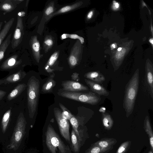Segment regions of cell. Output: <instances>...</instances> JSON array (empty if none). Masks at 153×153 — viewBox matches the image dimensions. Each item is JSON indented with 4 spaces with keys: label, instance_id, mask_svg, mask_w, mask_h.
Returning <instances> with one entry per match:
<instances>
[{
    "label": "cell",
    "instance_id": "obj_10",
    "mask_svg": "<svg viewBox=\"0 0 153 153\" xmlns=\"http://www.w3.org/2000/svg\"><path fill=\"white\" fill-rule=\"evenodd\" d=\"M26 85L24 79L17 83L7 95L6 102L11 101L20 96L26 90Z\"/></svg>",
    "mask_w": 153,
    "mask_h": 153
},
{
    "label": "cell",
    "instance_id": "obj_20",
    "mask_svg": "<svg viewBox=\"0 0 153 153\" xmlns=\"http://www.w3.org/2000/svg\"><path fill=\"white\" fill-rule=\"evenodd\" d=\"M11 33L9 34L0 46V63L4 57V53L10 42Z\"/></svg>",
    "mask_w": 153,
    "mask_h": 153
},
{
    "label": "cell",
    "instance_id": "obj_12",
    "mask_svg": "<svg viewBox=\"0 0 153 153\" xmlns=\"http://www.w3.org/2000/svg\"><path fill=\"white\" fill-rule=\"evenodd\" d=\"M16 84L0 85V107L5 104L7 95Z\"/></svg>",
    "mask_w": 153,
    "mask_h": 153
},
{
    "label": "cell",
    "instance_id": "obj_32",
    "mask_svg": "<svg viewBox=\"0 0 153 153\" xmlns=\"http://www.w3.org/2000/svg\"><path fill=\"white\" fill-rule=\"evenodd\" d=\"M108 143L106 141H103L99 142V145L100 147L103 148H105L108 146Z\"/></svg>",
    "mask_w": 153,
    "mask_h": 153
},
{
    "label": "cell",
    "instance_id": "obj_37",
    "mask_svg": "<svg viewBox=\"0 0 153 153\" xmlns=\"http://www.w3.org/2000/svg\"><path fill=\"white\" fill-rule=\"evenodd\" d=\"M25 14V13L24 12H21L18 13V16L21 17L24 16Z\"/></svg>",
    "mask_w": 153,
    "mask_h": 153
},
{
    "label": "cell",
    "instance_id": "obj_1",
    "mask_svg": "<svg viewBox=\"0 0 153 153\" xmlns=\"http://www.w3.org/2000/svg\"><path fill=\"white\" fill-rule=\"evenodd\" d=\"M27 107L29 117L33 119L37 108L39 98L40 82L34 76L29 77L26 82Z\"/></svg>",
    "mask_w": 153,
    "mask_h": 153
},
{
    "label": "cell",
    "instance_id": "obj_17",
    "mask_svg": "<svg viewBox=\"0 0 153 153\" xmlns=\"http://www.w3.org/2000/svg\"><path fill=\"white\" fill-rule=\"evenodd\" d=\"M146 77L151 97L153 99V72L151 65L148 64L146 68Z\"/></svg>",
    "mask_w": 153,
    "mask_h": 153
},
{
    "label": "cell",
    "instance_id": "obj_15",
    "mask_svg": "<svg viewBox=\"0 0 153 153\" xmlns=\"http://www.w3.org/2000/svg\"><path fill=\"white\" fill-rule=\"evenodd\" d=\"M55 74L53 73L50 74L46 82L43 85L42 91L44 93H48L52 92L53 89L55 86L56 82L54 78Z\"/></svg>",
    "mask_w": 153,
    "mask_h": 153
},
{
    "label": "cell",
    "instance_id": "obj_39",
    "mask_svg": "<svg viewBox=\"0 0 153 153\" xmlns=\"http://www.w3.org/2000/svg\"><path fill=\"white\" fill-rule=\"evenodd\" d=\"M4 83V81L2 79H0V85H1Z\"/></svg>",
    "mask_w": 153,
    "mask_h": 153
},
{
    "label": "cell",
    "instance_id": "obj_42",
    "mask_svg": "<svg viewBox=\"0 0 153 153\" xmlns=\"http://www.w3.org/2000/svg\"><path fill=\"white\" fill-rule=\"evenodd\" d=\"M111 46H112V47H111V48L113 47V49L115 48V45L114 44H113Z\"/></svg>",
    "mask_w": 153,
    "mask_h": 153
},
{
    "label": "cell",
    "instance_id": "obj_3",
    "mask_svg": "<svg viewBox=\"0 0 153 153\" xmlns=\"http://www.w3.org/2000/svg\"><path fill=\"white\" fill-rule=\"evenodd\" d=\"M46 143L51 153H71L69 147L62 140L57 133L51 125L48 124L46 132Z\"/></svg>",
    "mask_w": 153,
    "mask_h": 153
},
{
    "label": "cell",
    "instance_id": "obj_13",
    "mask_svg": "<svg viewBox=\"0 0 153 153\" xmlns=\"http://www.w3.org/2000/svg\"><path fill=\"white\" fill-rule=\"evenodd\" d=\"M84 76L85 79L100 84L102 83L105 80L104 76L99 71L88 72L85 74Z\"/></svg>",
    "mask_w": 153,
    "mask_h": 153
},
{
    "label": "cell",
    "instance_id": "obj_34",
    "mask_svg": "<svg viewBox=\"0 0 153 153\" xmlns=\"http://www.w3.org/2000/svg\"><path fill=\"white\" fill-rule=\"evenodd\" d=\"M125 149V147L124 146H120L118 150L117 153H122L124 151Z\"/></svg>",
    "mask_w": 153,
    "mask_h": 153
},
{
    "label": "cell",
    "instance_id": "obj_43",
    "mask_svg": "<svg viewBox=\"0 0 153 153\" xmlns=\"http://www.w3.org/2000/svg\"><path fill=\"white\" fill-rule=\"evenodd\" d=\"M3 22H0V30L1 29V26L3 25Z\"/></svg>",
    "mask_w": 153,
    "mask_h": 153
},
{
    "label": "cell",
    "instance_id": "obj_31",
    "mask_svg": "<svg viewBox=\"0 0 153 153\" xmlns=\"http://www.w3.org/2000/svg\"><path fill=\"white\" fill-rule=\"evenodd\" d=\"M54 11L53 8L52 6H49L45 10V14L47 16H48L52 13Z\"/></svg>",
    "mask_w": 153,
    "mask_h": 153
},
{
    "label": "cell",
    "instance_id": "obj_22",
    "mask_svg": "<svg viewBox=\"0 0 153 153\" xmlns=\"http://www.w3.org/2000/svg\"><path fill=\"white\" fill-rule=\"evenodd\" d=\"M58 56V53L55 52L53 53L50 57L48 62L45 67V69L46 71L49 73H52L54 71V70L50 68L56 61Z\"/></svg>",
    "mask_w": 153,
    "mask_h": 153
},
{
    "label": "cell",
    "instance_id": "obj_38",
    "mask_svg": "<svg viewBox=\"0 0 153 153\" xmlns=\"http://www.w3.org/2000/svg\"><path fill=\"white\" fill-rule=\"evenodd\" d=\"M15 2L18 4H19L22 2L24 0H14Z\"/></svg>",
    "mask_w": 153,
    "mask_h": 153
},
{
    "label": "cell",
    "instance_id": "obj_47",
    "mask_svg": "<svg viewBox=\"0 0 153 153\" xmlns=\"http://www.w3.org/2000/svg\"></svg>",
    "mask_w": 153,
    "mask_h": 153
},
{
    "label": "cell",
    "instance_id": "obj_36",
    "mask_svg": "<svg viewBox=\"0 0 153 153\" xmlns=\"http://www.w3.org/2000/svg\"><path fill=\"white\" fill-rule=\"evenodd\" d=\"M99 111L102 113H105L106 111V108L104 107H102L100 108Z\"/></svg>",
    "mask_w": 153,
    "mask_h": 153
},
{
    "label": "cell",
    "instance_id": "obj_21",
    "mask_svg": "<svg viewBox=\"0 0 153 153\" xmlns=\"http://www.w3.org/2000/svg\"><path fill=\"white\" fill-rule=\"evenodd\" d=\"M81 4V2H78L72 5H68L62 8L59 10L53 13L50 17L58 14L64 13L76 9L79 7Z\"/></svg>",
    "mask_w": 153,
    "mask_h": 153
},
{
    "label": "cell",
    "instance_id": "obj_7",
    "mask_svg": "<svg viewBox=\"0 0 153 153\" xmlns=\"http://www.w3.org/2000/svg\"><path fill=\"white\" fill-rule=\"evenodd\" d=\"M24 34V27L22 17L17 16L16 27L11 42L12 48L17 47L21 43Z\"/></svg>",
    "mask_w": 153,
    "mask_h": 153
},
{
    "label": "cell",
    "instance_id": "obj_18",
    "mask_svg": "<svg viewBox=\"0 0 153 153\" xmlns=\"http://www.w3.org/2000/svg\"><path fill=\"white\" fill-rule=\"evenodd\" d=\"M15 20L13 18L7 22L4 25L2 30L0 33V46L3 42V41L7 35L11 27L13 24Z\"/></svg>",
    "mask_w": 153,
    "mask_h": 153
},
{
    "label": "cell",
    "instance_id": "obj_16",
    "mask_svg": "<svg viewBox=\"0 0 153 153\" xmlns=\"http://www.w3.org/2000/svg\"><path fill=\"white\" fill-rule=\"evenodd\" d=\"M30 44L34 58L36 62L38 63L40 58V45L36 36H34L31 37L30 40Z\"/></svg>",
    "mask_w": 153,
    "mask_h": 153
},
{
    "label": "cell",
    "instance_id": "obj_45",
    "mask_svg": "<svg viewBox=\"0 0 153 153\" xmlns=\"http://www.w3.org/2000/svg\"><path fill=\"white\" fill-rule=\"evenodd\" d=\"M113 3L114 5H115L116 3V2L115 1H113Z\"/></svg>",
    "mask_w": 153,
    "mask_h": 153
},
{
    "label": "cell",
    "instance_id": "obj_24",
    "mask_svg": "<svg viewBox=\"0 0 153 153\" xmlns=\"http://www.w3.org/2000/svg\"><path fill=\"white\" fill-rule=\"evenodd\" d=\"M69 120L72 127L73 129L75 132L76 136L77 137L79 140L80 141H81V138L78 130L79 124L77 120L73 115Z\"/></svg>",
    "mask_w": 153,
    "mask_h": 153
},
{
    "label": "cell",
    "instance_id": "obj_14",
    "mask_svg": "<svg viewBox=\"0 0 153 153\" xmlns=\"http://www.w3.org/2000/svg\"><path fill=\"white\" fill-rule=\"evenodd\" d=\"M0 2V10L3 11L4 14L13 10L17 5L14 0H3Z\"/></svg>",
    "mask_w": 153,
    "mask_h": 153
},
{
    "label": "cell",
    "instance_id": "obj_23",
    "mask_svg": "<svg viewBox=\"0 0 153 153\" xmlns=\"http://www.w3.org/2000/svg\"><path fill=\"white\" fill-rule=\"evenodd\" d=\"M102 120L103 126L105 128H110L112 126L113 123V120L111 116L106 112L102 113Z\"/></svg>",
    "mask_w": 153,
    "mask_h": 153
},
{
    "label": "cell",
    "instance_id": "obj_6",
    "mask_svg": "<svg viewBox=\"0 0 153 153\" xmlns=\"http://www.w3.org/2000/svg\"><path fill=\"white\" fill-rule=\"evenodd\" d=\"M53 111L61 134L65 140L70 144L71 139L69 131V124L68 120L63 117L62 111L59 108H54Z\"/></svg>",
    "mask_w": 153,
    "mask_h": 153
},
{
    "label": "cell",
    "instance_id": "obj_9",
    "mask_svg": "<svg viewBox=\"0 0 153 153\" xmlns=\"http://www.w3.org/2000/svg\"><path fill=\"white\" fill-rule=\"evenodd\" d=\"M61 85L64 91L79 92L89 90L88 88L83 84L76 81L66 80L62 81Z\"/></svg>",
    "mask_w": 153,
    "mask_h": 153
},
{
    "label": "cell",
    "instance_id": "obj_41",
    "mask_svg": "<svg viewBox=\"0 0 153 153\" xmlns=\"http://www.w3.org/2000/svg\"><path fill=\"white\" fill-rule=\"evenodd\" d=\"M115 6L116 8H118L119 5V4H118V3L116 2V4H115Z\"/></svg>",
    "mask_w": 153,
    "mask_h": 153
},
{
    "label": "cell",
    "instance_id": "obj_46",
    "mask_svg": "<svg viewBox=\"0 0 153 153\" xmlns=\"http://www.w3.org/2000/svg\"><path fill=\"white\" fill-rule=\"evenodd\" d=\"M3 0H0V2H1Z\"/></svg>",
    "mask_w": 153,
    "mask_h": 153
},
{
    "label": "cell",
    "instance_id": "obj_28",
    "mask_svg": "<svg viewBox=\"0 0 153 153\" xmlns=\"http://www.w3.org/2000/svg\"><path fill=\"white\" fill-rule=\"evenodd\" d=\"M101 151V149L98 147H95L92 148L86 153H99Z\"/></svg>",
    "mask_w": 153,
    "mask_h": 153
},
{
    "label": "cell",
    "instance_id": "obj_35",
    "mask_svg": "<svg viewBox=\"0 0 153 153\" xmlns=\"http://www.w3.org/2000/svg\"><path fill=\"white\" fill-rule=\"evenodd\" d=\"M93 14V12L92 11H90L88 13L87 15V18L88 19H91Z\"/></svg>",
    "mask_w": 153,
    "mask_h": 153
},
{
    "label": "cell",
    "instance_id": "obj_5",
    "mask_svg": "<svg viewBox=\"0 0 153 153\" xmlns=\"http://www.w3.org/2000/svg\"><path fill=\"white\" fill-rule=\"evenodd\" d=\"M25 65L21 59H18L17 54L12 55L0 64V71L9 72L11 74L24 68Z\"/></svg>",
    "mask_w": 153,
    "mask_h": 153
},
{
    "label": "cell",
    "instance_id": "obj_8",
    "mask_svg": "<svg viewBox=\"0 0 153 153\" xmlns=\"http://www.w3.org/2000/svg\"><path fill=\"white\" fill-rule=\"evenodd\" d=\"M27 74L22 68L17 71L8 74L2 79L5 84H15L21 82L25 77Z\"/></svg>",
    "mask_w": 153,
    "mask_h": 153
},
{
    "label": "cell",
    "instance_id": "obj_44",
    "mask_svg": "<svg viewBox=\"0 0 153 153\" xmlns=\"http://www.w3.org/2000/svg\"><path fill=\"white\" fill-rule=\"evenodd\" d=\"M122 48H118L117 50L118 51H120L121 50Z\"/></svg>",
    "mask_w": 153,
    "mask_h": 153
},
{
    "label": "cell",
    "instance_id": "obj_4",
    "mask_svg": "<svg viewBox=\"0 0 153 153\" xmlns=\"http://www.w3.org/2000/svg\"><path fill=\"white\" fill-rule=\"evenodd\" d=\"M57 93L62 97L91 105H97L101 100L99 95L91 92L82 93L64 91Z\"/></svg>",
    "mask_w": 153,
    "mask_h": 153
},
{
    "label": "cell",
    "instance_id": "obj_33",
    "mask_svg": "<svg viewBox=\"0 0 153 153\" xmlns=\"http://www.w3.org/2000/svg\"><path fill=\"white\" fill-rule=\"evenodd\" d=\"M79 74L76 72L74 73L71 76V79L74 80H78Z\"/></svg>",
    "mask_w": 153,
    "mask_h": 153
},
{
    "label": "cell",
    "instance_id": "obj_11",
    "mask_svg": "<svg viewBox=\"0 0 153 153\" xmlns=\"http://www.w3.org/2000/svg\"><path fill=\"white\" fill-rule=\"evenodd\" d=\"M84 80L86 84L94 93L99 95L108 96L109 95L108 92L100 84L86 79Z\"/></svg>",
    "mask_w": 153,
    "mask_h": 153
},
{
    "label": "cell",
    "instance_id": "obj_2",
    "mask_svg": "<svg viewBox=\"0 0 153 153\" xmlns=\"http://www.w3.org/2000/svg\"><path fill=\"white\" fill-rule=\"evenodd\" d=\"M139 82V70L137 69L126 85L123 102V107L126 117L132 113L138 91Z\"/></svg>",
    "mask_w": 153,
    "mask_h": 153
},
{
    "label": "cell",
    "instance_id": "obj_40",
    "mask_svg": "<svg viewBox=\"0 0 153 153\" xmlns=\"http://www.w3.org/2000/svg\"><path fill=\"white\" fill-rule=\"evenodd\" d=\"M149 42L152 45L153 44V40L152 38L150 39L149 40Z\"/></svg>",
    "mask_w": 153,
    "mask_h": 153
},
{
    "label": "cell",
    "instance_id": "obj_29",
    "mask_svg": "<svg viewBox=\"0 0 153 153\" xmlns=\"http://www.w3.org/2000/svg\"><path fill=\"white\" fill-rule=\"evenodd\" d=\"M44 44L48 47H51L53 45V42L51 38H47L45 40Z\"/></svg>",
    "mask_w": 153,
    "mask_h": 153
},
{
    "label": "cell",
    "instance_id": "obj_19",
    "mask_svg": "<svg viewBox=\"0 0 153 153\" xmlns=\"http://www.w3.org/2000/svg\"><path fill=\"white\" fill-rule=\"evenodd\" d=\"M71 142L73 151L75 153H78L80 147V141L73 129L71 134Z\"/></svg>",
    "mask_w": 153,
    "mask_h": 153
},
{
    "label": "cell",
    "instance_id": "obj_30",
    "mask_svg": "<svg viewBox=\"0 0 153 153\" xmlns=\"http://www.w3.org/2000/svg\"><path fill=\"white\" fill-rule=\"evenodd\" d=\"M22 136V132L21 131H17L15 134V139L16 141H18L20 140Z\"/></svg>",
    "mask_w": 153,
    "mask_h": 153
},
{
    "label": "cell",
    "instance_id": "obj_27",
    "mask_svg": "<svg viewBox=\"0 0 153 153\" xmlns=\"http://www.w3.org/2000/svg\"><path fill=\"white\" fill-rule=\"evenodd\" d=\"M68 62L70 68H73L75 66L78 62L77 59L73 55H71L69 57Z\"/></svg>",
    "mask_w": 153,
    "mask_h": 153
},
{
    "label": "cell",
    "instance_id": "obj_26",
    "mask_svg": "<svg viewBox=\"0 0 153 153\" xmlns=\"http://www.w3.org/2000/svg\"><path fill=\"white\" fill-rule=\"evenodd\" d=\"M68 38H69L73 39H78L80 40V42L82 44H83L84 42V38L76 34H69L65 33L62 35L61 36V39H63Z\"/></svg>",
    "mask_w": 153,
    "mask_h": 153
},
{
    "label": "cell",
    "instance_id": "obj_25",
    "mask_svg": "<svg viewBox=\"0 0 153 153\" xmlns=\"http://www.w3.org/2000/svg\"><path fill=\"white\" fill-rule=\"evenodd\" d=\"M59 104L62 111V113L63 117L66 120H69L73 116V115L62 104L59 103Z\"/></svg>",
    "mask_w": 153,
    "mask_h": 153
}]
</instances>
